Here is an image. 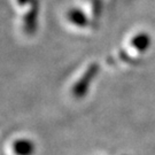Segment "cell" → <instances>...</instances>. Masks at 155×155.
<instances>
[{
    "mask_svg": "<svg viewBox=\"0 0 155 155\" xmlns=\"http://www.w3.org/2000/svg\"><path fill=\"white\" fill-rule=\"evenodd\" d=\"M69 18L74 23L82 25L84 23H86V18L84 17V15L79 11H71L69 13Z\"/></svg>",
    "mask_w": 155,
    "mask_h": 155,
    "instance_id": "6da1fadb",
    "label": "cell"
}]
</instances>
